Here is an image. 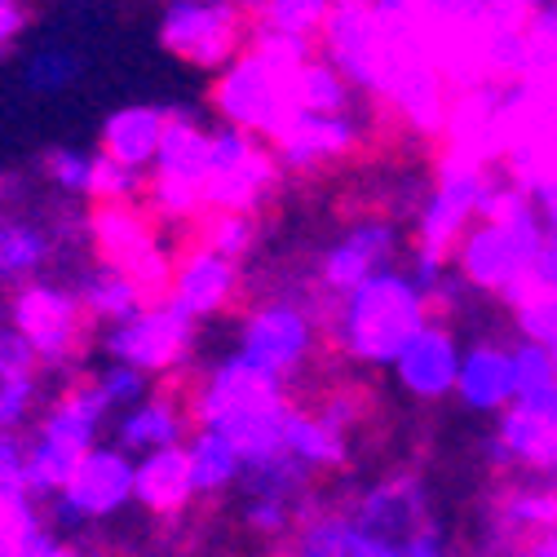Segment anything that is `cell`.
I'll list each match as a JSON object with an SVG mask.
<instances>
[{
  "label": "cell",
  "mask_w": 557,
  "mask_h": 557,
  "mask_svg": "<svg viewBox=\"0 0 557 557\" xmlns=\"http://www.w3.org/2000/svg\"><path fill=\"white\" fill-rule=\"evenodd\" d=\"M430 319H434L430 297L416 288V278L407 270L389 265L332 301L327 332H332V345L355 368H394L403 345Z\"/></svg>",
  "instance_id": "obj_4"
},
{
  "label": "cell",
  "mask_w": 557,
  "mask_h": 557,
  "mask_svg": "<svg viewBox=\"0 0 557 557\" xmlns=\"http://www.w3.org/2000/svg\"><path fill=\"white\" fill-rule=\"evenodd\" d=\"M239 288H244L239 261H231V257H222V252H213V248H203V244H190V248L177 257V265H173V288H169V297H173L195 323H203V319H218L222 310H231L235 297H239Z\"/></svg>",
  "instance_id": "obj_16"
},
{
  "label": "cell",
  "mask_w": 557,
  "mask_h": 557,
  "mask_svg": "<svg viewBox=\"0 0 557 557\" xmlns=\"http://www.w3.org/2000/svg\"><path fill=\"white\" fill-rule=\"evenodd\" d=\"M284 164L261 143V137L218 124L213 151H208V177H203V208L208 213H248L257 218L261 203L278 190Z\"/></svg>",
  "instance_id": "obj_9"
},
{
  "label": "cell",
  "mask_w": 557,
  "mask_h": 557,
  "mask_svg": "<svg viewBox=\"0 0 557 557\" xmlns=\"http://www.w3.org/2000/svg\"><path fill=\"white\" fill-rule=\"evenodd\" d=\"M186 456H190V478H195V496L199 500L222 496V492H231V486H239L244 460H239V451L231 447L226 434L195 425V434L186 438Z\"/></svg>",
  "instance_id": "obj_28"
},
{
  "label": "cell",
  "mask_w": 557,
  "mask_h": 557,
  "mask_svg": "<svg viewBox=\"0 0 557 557\" xmlns=\"http://www.w3.org/2000/svg\"><path fill=\"white\" fill-rule=\"evenodd\" d=\"M186 403H190V421L199 430L226 434L244 465L284 451L288 416L297 407L288 398V385L284 381L265 376L244 355L218 359L213 368H208L195 381V389H190Z\"/></svg>",
  "instance_id": "obj_1"
},
{
  "label": "cell",
  "mask_w": 557,
  "mask_h": 557,
  "mask_svg": "<svg viewBox=\"0 0 557 557\" xmlns=\"http://www.w3.org/2000/svg\"><path fill=\"white\" fill-rule=\"evenodd\" d=\"M553 363H557V350H553Z\"/></svg>",
  "instance_id": "obj_45"
},
{
  "label": "cell",
  "mask_w": 557,
  "mask_h": 557,
  "mask_svg": "<svg viewBox=\"0 0 557 557\" xmlns=\"http://www.w3.org/2000/svg\"><path fill=\"white\" fill-rule=\"evenodd\" d=\"M36 407V381H0V434H18Z\"/></svg>",
  "instance_id": "obj_39"
},
{
  "label": "cell",
  "mask_w": 557,
  "mask_h": 557,
  "mask_svg": "<svg viewBox=\"0 0 557 557\" xmlns=\"http://www.w3.org/2000/svg\"><path fill=\"white\" fill-rule=\"evenodd\" d=\"M85 72V58L72 49V45H40L27 53L23 62V85L40 98H53V94H66Z\"/></svg>",
  "instance_id": "obj_31"
},
{
  "label": "cell",
  "mask_w": 557,
  "mask_h": 557,
  "mask_svg": "<svg viewBox=\"0 0 557 557\" xmlns=\"http://www.w3.org/2000/svg\"><path fill=\"white\" fill-rule=\"evenodd\" d=\"M10 323L32 341L40 368L62 372L76 363L89 319L72 288L49 284V278H32V284L14 288V297H10Z\"/></svg>",
  "instance_id": "obj_11"
},
{
  "label": "cell",
  "mask_w": 557,
  "mask_h": 557,
  "mask_svg": "<svg viewBox=\"0 0 557 557\" xmlns=\"http://www.w3.org/2000/svg\"><path fill=\"white\" fill-rule=\"evenodd\" d=\"M460 341L443 319H430L421 332H416L403 355L394 359V376L398 385L421 398V403H438L447 394H456V376H460Z\"/></svg>",
  "instance_id": "obj_17"
},
{
  "label": "cell",
  "mask_w": 557,
  "mask_h": 557,
  "mask_svg": "<svg viewBox=\"0 0 557 557\" xmlns=\"http://www.w3.org/2000/svg\"><path fill=\"white\" fill-rule=\"evenodd\" d=\"M27 23H32L27 0H0V53L18 45V36L27 32Z\"/></svg>",
  "instance_id": "obj_40"
},
{
  "label": "cell",
  "mask_w": 557,
  "mask_h": 557,
  "mask_svg": "<svg viewBox=\"0 0 557 557\" xmlns=\"http://www.w3.org/2000/svg\"><path fill=\"white\" fill-rule=\"evenodd\" d=\"M190 231H195V244L213 248V252H222V257H231V261L252 257L257 235H261L257 218H248V213H203Z\"/></svg>",
  "instance_id": "obj_32"
},
{
  "label": "cell",
  "mask_w": 557,
  "mask_h": 557,
  "mask_svg": "<svg viewBox=\"0 0 557 557\" xmlns=\"http://www.w3.org/2000/svg\"><path fill=\"white\" fill-rule=\"evenodd\" d=\"M164 128H169V107H147V102L120 107L102 120V147L98 151L124 169L151 173L160 143H164Z\"/></svg>",
  "instance_id": "obj_22"
},
{
  "label": "cell",
  "mask_w": 557,
  "mask_h": 557,
  "mask_svg": "<svg viewBox=\"0 0 557 557\" xmlns=\"http://www.w3.org/2000/svg\"><path fill=\"white\" fill-rule=\"evenodd\" d=\"M85 239L102 265L124 270L147 301H164L173 288V252L160 244L156 218L143 203H94L85 218Z\"/></svg>",
  "instance_id": "obj_7"
},
{
  "label": "cell",
  "mask_w": 557,
  "mask_h": 557,
  "mask_svg": "<svg viewBox=\"0 0 557 557\" xmlns=\"http://www.w3.org/2000/svg\"><path fill=\"white\" fill-rule=\"evenodd\" d=\"M0 327H10V301H0Z\"/></svg>",
  "instance_id": "obj_44"
},
{
  "label": "cell",
  "mask_w": 557,
  "mask_h": 557,
  "mask_svg": "<svg viewBox=\"0 0 557 557\" xmlns=\"http://www.w3.org/2000/svg\"><path fill=\"white\" fill-rule=\"evenodd\" d=\"M310 509L293 505V500H278V496H244V527L257 540H293V531L301 527Z\"/></svg>",
  "instance_id": "obj_33"
},
{
  "label": "cell",
  "mask_w": 557,
  "mask_h": 557,
  "mask_svg": "<svg viewBox=\"0 0 557 557\" xmlns=\"http://www.w3.org/2000/svg\"><path fill=\"white\" fill-rule=\"evenodd\" d=\"M40 359L32 350V341L10 323L0 327V381H36Z\"/></svg>",
  "instance_id": "obj_38"
},
{
  "label": "cell",
  "mask_w": 557,
  "mask_h": 557,
  "mask_svg": "<svg viewBox=\"0 0 557 557\" xmlns=\"http://www.w3.org/2000/svg\"><path fill=\"white\" fill-rule=\"evenodd\" d=\"M394 257H398V226L389 218H363L345 226L319 257V293L336 301L350 288H359L363 278L389 270Z\"/></svg>",
  "instance_id": "obj_14"
},
{
  "label": "cell",
  "mask_w": 557,
  "mask_h": 557,
  "mask_svg": "<svg viewBox=\"0 0 557 557\" xmlns=\"http://www.w3.org/2000/svg\"><path fill=\"white\" fill-rule=\"evenodd\" d=\"M544 218L535 199L505 173L492 203L482 208V218L465 231V239L451 252V270L465 278L469 293L486 297H509L522 278L531 274L540 248H544Z\"/></svg>",
  "instance_id": "obj_3"
},
{
  "label": "cell",
  "mask_w": 557,
  "mask_h": 557,
  "mask_svg": "<svg viewBox=\"0 0 557 557\" xmlns=\"http://www.w3.org/2000/svg\"><path fill=\"white\" fill-rule=\"evenodd\" d=\"M81 456H85V451H72V447L49 443V438L36 434V438L27 443V469H23L27 492H32L40 505H49L53 496H62L66 482H72V473H76V465H81Z\"/></svg>",
  "instance_id": "obj_29"
},
{
  "label": "cell",
  "mask_w": 557,
  "mask_h": 557,
  "mask_svg": "<svg viewBox=\"0 0 557 557\" xmlns=\"http://www.w3.org/2000/svg\"><path fill=\"white\" fill-rule=\"evenodd\" d=\"M496 438L509 451L513 469L557 478V389L505 407L496 416Z\"/></svg>",
  "instance_id": "obj_18"
},
{
  "label": "cell",
  "mask_w": 557,
  "mask_h": 557,
  "mask_svg": "<svg viewBox=\"0 0 557 557\" xmlns=\"http://www.w3.org/2000/svg\"><path fill=\"white\" fill-rule=\"evenodd\" d=\"M505 306L513 310L522 341L557 350V284H522L505 297Z\"/></svg>",
  "instance_id": "obj_30"
},
{
  "label": "cell",
  "mask_w": 557,
  "mask_h": 557,
  "mask_svg": "<svg viewBox=\"0 0 557 557\" xmlns=\"http://www.w3.org/2000/svg\"><path fill=\"white\" fill-rule=\"evenodd\" d=\"M284 451H293L314 473H336V469H345V460H350V434L332 430L323 416L310 411V407H293L288 434H284Z\"/></svg>",
  "instance_id": "obj_27"
},
{
  "label": "cell",
  "mask_w": 557,
  "mask_h": 557,
  "mask_svg": "<svg viewBox=\"0 0 557 557\" xmlns=\"http://www.w3.org/2000/svg\"><path fill=\"white\" fill-rule=\"evenodd\" d=\"M107 416L111 407L102 403V394L94 389V381L85 385H72L58 403H49V411L40 416V438L49 443H62V447H72V451H94L98 447V434L107 425Z\"/></svg>",
  "instance_id": "obj_23"
},
{
  "label": "cell",
  "mask_w": 557,
  "mask_h": 557,
  "mask_svg": "<svg viewBox=\"0 0 557 557\" xmlns=\"http://www.w3.org/2000/svg\"><path fill=\"white\" fill-rule=\"evenodd\" d=\"M137 199H147V173L124 169V164H115L111 156L98 151L89 203H137Z\"/></svg>",
  "instance_id": "obj_35"
},
{
  "label": "cell",
  "mask_w": 557,
  "mask_h": 557,
  "mask_svg": "<svg viewBox=\"0 0 557 557\" xmlns=\"http://www.w3.org/2000/svg\"><path fill=\"white\" fill-rule=\"evenodd\" d=\"M319 45H297V40H278V36H257L252 45L213 76L208 89V107H213L218 124L244 128L261 137L265 147H274L284 128L301 115L297 111V72L301 62Z\"/></svg>",
  "instance_id": "obj_2"
},
{
  "label": "cell",
  "mask_w": 557,
  "mask_h": 557,
  "mask_svg": "<svg viewBox=\"0 0 557 557\" xmlns=\"http://www.w3.org/2000/svg\"><path fill=\"white\" fill-rule=\"evenodd\" d=\"M133 500V456L115 443H98L81 456L66 492L45 505L53 531H81L85 522L115 518Z\"/></svg>",
  "instance_id": "obj_13"
},
{
  "label": "cell",
  "mask_w": 557,
  "mask_h": 557,
  "mask_svg": "<svg viewBox=\"0 0 557 557\" xmlns=\"http://www.w3.org/2000/svg\"><path fill=\"white\" fill-rule=\"evenodd\" d=\"M160 45L195 72L218 76L252 45V14L222 0H164Z\"/></svg>",
  "instance_id": "obj_8"
},
{
  "label": "cell",
  "mask_w": 557,
  "mask_h": 557,
  "mask_svg": "<svg viewBox=\"0 0 557 557\" xmlns=\"http://www.w3.org/2000/svg\"><path fill=\"white\" fill-rule=\"evenodd\" d=\"M76 297H81V310H85V319H94V323H107V327H115V323H128V319H137L151 301L143 297V288L133 284V278L124 274V270H115V265H94V270H85L81 274V284H76Z\"/></svg>",
  "instance_id": "obj_25"
},
{
  "label": "cell",
  "mask_w": 557,
  "mask_h": 557,
  "mask_svg": "<svg viewBox=\"0 0 557 557\" xmlns=\"http://www.w3.org/2000/svg\"><path fill=\"white\" fill-rule=\"evenodd\" d=\"M319 350V319L297 297H270L257 301L235 336V355H244L252 368H261L274 381H297Z\"/></svg>",
  "instance_id": "obj_10"
},
{
  "label": "cell",
  "mask_w": 557,
  "mask_h": 557,
  "mask_svg": "<svg viewBox=\"0 0 557 557\" xmlns=\"http://www.w3.org/2000/svg\"><path fill=\"white\" fill-rule=\"evenodd\" d=\"M513 557H557V527L527 535V540L513 548Z\"/></svg>",
  "instance_id": "obj_41"
},
{
  "label": "cell",
  "mask_w": 557,
  "mask_h": 557,
  "mask_svg": "<svg viewBox=\"0 0 557 557\" xmlns=\"http://www.w3.org/2000/svg\"><path fill=\"white\" fill-rule=\"evenodd\" d=\"M94 381V389L102 394V403L111 407V411H128V407H137L147 394H151V376L147 372H137V368H128V363H107L98 376H89Z\"/></svg>",
  "instance_id": "obj_37"
},
{
  "label": "cell",
  "mask_w": 557,
  "mask_h": 557,
  "mask_svg": "<svg viewBox=\"0 0 557 557\" xmlns=\"http://www.w3.org/2000/svg\"><path fill=\"white\" fill-rule=\"evenodd\" d=\"M195 327L199 323L173 297H164V301H151L137 319L107 327L102 350H107L111 363H128V368L147 372V376H169L190 359Z\"/></svg>",
  "instance_id": "obj_12"
},
{
  "label": "cell",
  "mask_w": 557,
  "mask_h": 557,
  "mask_svg": "<svg viewBox=\"0 0 557 557\" xmlns=\"http://www.w3.org/2000/svg\"><path fill=\"white\" fill-rule=\"evenodd\" d=\"M208 151H213V128L199 120L195 107H169V128L160 156L147 173V208L156 222L169 226H195L203 208V177H208Z\"/></svg>",
  "instance_id": "obj_6"
},
{
  "label": "cell",
  "mask_w": 557,
  "mask_h": 557,
  "mask_svg": "<svg viewBox=\"0 0 557 557\" xmlns=\"http://www.w3.org/2000/svg\"><path fill=\"white\" fill-rule=\"evenodd\" d=\"M53 248H58V239L45 222L18 218L0 203V284H10V288L32 284V278L49 265Z\"/></svg>",
  "instance_id": "obj_24"
},
{
  "label": "cell",
  "mask_w": 557,
  "mask_h": 557,
  "mask_svg": "<svg viewBox=\"0 0 557 557\" xmlns=\"http://www.w3.org/2000/svg\"><path fill=\"white\" fill-rule=\"evenodd\" d=\"M190 403L182 394H147L137 407L120 411L115 421V447L120 451H160V447H182L186 443V430H190Z\"/></svg>",
  "instance_id": "obj_21"
},
{
  "label": "cell",
  "mask_w": 557,
  "mask_h": 557,
  "mask_svg": "<svg viewBox=\"0 0 557 557\" xmlns=\"http://www.w3.org/2000/svg\"><path fill=\"white\" fill-rule=\"evenodd\" d=\"M456 398L469 411L500 416L505 407L518 403V376H513V350L500 341H473L460 355V376H456Z\"/></svg>",
  "instance_id": "obj_19"
},
{
  "label": "cell",
  "mask_w": 557,
  "mask_h": 557,
  "mask_svg": "<svg viewBox=\"0 0 557 557\" xmlns=\"http://www.w3.org/2000/svg\"><path fill=\"white\" fill-rule=\"evenodd\" d=\"M368 137V120L363 111L355 115H297L284 137L270 147L284 164V173H323L341 160H350Z\"/></svg>",
  "instance_id": "obj_15"
},
{
  "label": "cell",
  "mask_w": 557,
  "mask_h": 557,
  "mask_svg": "<svg viewBox=\"0 0 557 557\" xmlns=\"http://www.w3.org/2000/svg\"><path fill=\"white\" fill-rule=\"evenodd\" d=\"M0 557H18V540L14 535H0Z\"/></svg>",
  "instance_id": "obj_43"
},
{
  "label": "cell",
  "mask_w": 557,
  "mask_h": 557,
  "mask_svg": "<svg viewBox=\"0 0 557 557\" xmlns=\"http://www.w3.org/2000/svg\"><path fill=\"white\" fill-rule=\"evenodd\" d=\"M341 0H257L248 10L257 36H278V40H297V45H319L332 10Z\"/></svg>",
  "instance_id": "obj_26"
},
{
  "label": "cell",
  "mask_w": 557,
  "mask_h": 557,
  "mask_svg": "<svg viewBox=\"0 0 557 557\" xmlns=\"http://www.w3.org/2000/svg\"><path fill=\"white\" fill-rule=\"evenodd\" d=\"M94 160L98 151H81V147H53L45 151L40 160V173L53 190L72 195V199H89V186H94Z\"/></svg>",
  "instance_id": "obj_34"
},
{
  "label": "cell",
  "mask_w": 557,
  "mask_h": 557,
  "mask_svg": "<svg viewBox=\"0 0 557 557\" xmlns=\"http://www.w3.org/2000/svg\"><path fill=\"white\" fill-rule=\"evenodd\" d=\"M133 500L156 518H177L190 509L195 496V478H190V456L182 447H160L133 460Z\"/></svg>",
  "instance_id": "obj_20"
},
{
  "label": "cell",
  "mask_w": 557,
  "mask_h": 557,
  "mask_svg": "<svg viewBox=\"0 0 557 557\" xmlns=\"http://www.w3.org/2000/svg\"><path fill=\"white\" fill-rule=\"evenodd\" d=\"M513 376H518V398H540V394L557 389L553 350H544L535 341H518L513 345Z\"/></svg>",
  "instance_id": "obj_36"
},
{
  "label": "cell",
  "mask_w": 557,
  "mask_h": 557,
  "mask_svg": "<svg viewBox=\"0 0 557 557\" xmlns=\"http://www.w3.org/2000/svg\"><path fill=\"white\" fill-rule=\"evenodd\" d=\"M531 199H535V208H540L544 226H548V231H557V182H553V186H544V190H535Z\"/></svg>",
  "instance_id": "obj_42"
},
{
  "label": "cell",
  "mask_w": 557,
  "mask_h": 557,
  "mask_svg": "<svg viewBox=\"0 0 557 557\" xmlns=\"http://www.w3.org/2000/svg\"><path fill=\"white\" fill-rule=\"evenodd\" d=\"M288 557H451V540L443 522L403 531V527L363 518L350 500L341 505L314 500L301 527L293 531Z\"/></svg>",
  "instance_id": "obj_5"
}]
</instances>
